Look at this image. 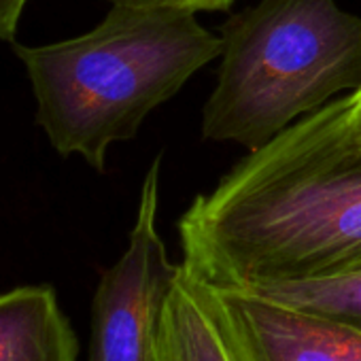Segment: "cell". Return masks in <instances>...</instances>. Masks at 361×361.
Returning <instances> with one entry per match:
<instances>
[{"label":"cell","instance_id":"obj_6","mask_svg":"<svg viewBox=\"0 0 361 361\" xmlns=\"http://www.w3.org/2000/svg\"><path fill=\"white\" fill-rule=\"evenodd\" d=\"M153 361H236L221 325L215 289L183 264L161 308Z\"/></svg>","mask_w":361,"mask_h":361},{"label":"cell","instance_id":"obj_9","mask_svg":"<svg viewBox=\"0 0 361 361\" xmlns=\"http://www.w3.org/2000/svg\"><path fill=\"white\" fill-rule=\"evenodd\" d=\"M111 5H126V7H145V9H172V11H188V13H202V11H228L234 0H106Z\"/></svg>","mask_w":361,"mask_h":361},{"label":"cell","instance_id":"obj_8","mask_svg":"<svg viewBox=\"0 0 361 361\" xmlns=\"http://www.w3.org/2000/svg\"><path fill=\"white\" fill-rule=\"evenodd\" d=\"M238 291H249L361 331V270L329 279L262 285Z\"/></svg>","mask_w":361,"mask_h":361},{"label":"cell","instance_id":"obj_1","mask_svg":"<svg viewBox=\"0 0 361 361\" xmlns=\"http://www.w3.org/2000/svg\"><path fill=\"white\" fill-rule=\"evenodd\" d=\"M183 268L217 289L361 270V140L353 94L249 151L178 221Z\"/></svg>","mask_w":361,"mask_h":361},{"label":"cell","instance_id":"obj_2","mask_svg":"<svg viewBox=\"0 0 361 361\" xmlns=\"http://www.w3.org/2000/svg\"><path fill=\"white\" fill-rule=\"evenodd\" d=\"M194 13L113 5L90 32L13 45L37 98V123L62 155L104 172L109 147L132 140L151 111L221 56Z\"/></svg>","mask_w":361,"mask_h":361},{"label":"cell","instance_id":"obj_10","mask_svg":"<svg viewBox=\"0 0 361 361\" xmlns=\"http://www.w3.org/2000/svg\"><path fill=\"white\" fill-rule=\"evenodd\" d=\"M28 0H0V41L13 43Z\"/></svg>","mask_w":361,"mask_h":361},{"label":"cell","instance_id":"obj_5","mask_svg":"<svg viewBox=\"0 0 361 361\" xmlns=\"http://www.w3.org/2000/svg\"><path fill=\"white\" fill-rule=\"evenodd\" d=\"M215 289L236 361H361V331L238 289Z\"/></svg>","mask_w":361,"mask_h":361},{"label":"cell","instance_id":"obj_4","mask_svg":"<svg viewBox=\"0 0 361 361\" xmlns=\"http://www.w3.org/2000/svg\"><path fill=\"white\" fill-rule=\"evenodd\" d=\"M159 164H151L138 213L121 257L102 272L92 302L90 361H153L157 325L180 264H172L157 232Z\"/></svg>","mask_w":361,"mask_h":361},{"label":"cell","instance_id":"obj_11","mask_svg":"<svg viewBox=\"0 0 361 361\" xmlns=\"http://www.w3.org/2000/svg\"><path fill=\"white\" fill-rule=\"evenodd\" d=\"M353 128L361 140V90L353 92Z\"/></svg>","mask_w":361,"mask_h":361},{"label":"cell","instance_id":"obj_3","mask_svg":"<svg viewBox=\"0 0 361 361\" xmlns=\"http://www.w3.org/2000/svg\"><path fill=\"white\" fill-rule=\"evenodd\" d=\"M219 37L202 136L255 151L342 92L361 90V18L336 0H259Z\"/></svg>","mask_w":361,"mask_h":361},{"label":"cell","instance_id":"obj_7","mask_svg":"<svg viewBox=\"0 0 361 361\" xmlns=\"http://www.w3.org/2000/svg\"><path fill=\"white\" fill-rule=\"evenodd\" d=\"M0 361H79V340L51 285L0 293Z\"/></svg>","mask_w":361,"mask_h":361}]
</instances>
